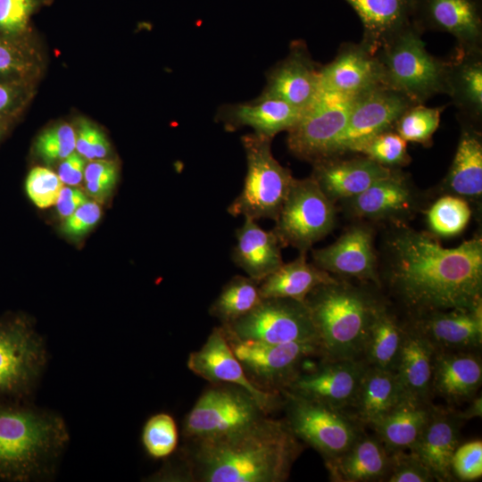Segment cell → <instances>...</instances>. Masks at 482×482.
Listing matches in <instances>:
<instances>
[{"mask_svg":"<svg viewBox=\"0 0 482 482\" xmlns=\"http://www.w3.org/2000/svg\"><path fill=\"white\" fill-rule=\"evenodd\" d=\"M405 328L386 308L378 303L362 354L367 365L395 371Z\"/></svg>","mask_w":482,"mask_h":482,"instance_id":"cell-36","label":"cell"},{"mask_svg":"<svg viewBox=\"0 0 482 482\" xmlns=\"http://www.w3.org/2000/svg\"><path fill=\"white\" fill-rule=\"evenodd\" d=\"M367 367L362 359H323L313 370L300 371L281 392L345 411L354 402Z\"/></svg>","mask_w":482,"mask_h":482,"instance_id":"cell-16","label":"cell"},{"mask_svg":"<svg viewBox=\"0 0 482 482\" xmlns=\"http://www.w3.org/2000/svg\"><path fill=\"white\" fill-rule=\"evenodd\" d=\"M386 278L414 314L482 305V239L453 248L424 231L395 228L386 242Z\"/></svg>","mask_w":482,"mask_h":482,"instance_id":"cell-1","label":"cell"},{"mask_svg":"<svg viewBox=\"0 0 482 482\" xmlns=\"http://www.w3.org/2000/svg\"><path fill=\"white\" fill-rule=\"evenodd\" d=\"M221 326L228 334L242 340L267 344L318 343L307 305L288 298H262L251 312Z\"/></svg>","mask_w":482,"mask_h":482,"instance_id":"cell-11","label":"cell"},{"mask_svg":"<svg viewBox=\"0 0 482 482\" xmlns=\"http://www.w3.org/2000/svg\"><path fill=\"white\" fill-rule=\"evenodd\" d=\"M412 21L421 32L452 35L459 51H482L480 0H415Z\"/></svg>","mask_w":482,"mask_h":482,"instance_id":"cell-17","label":"cell"},{"mask_svg":"<svg viewBox=\"0 0 482 482\" xmlns=\"http://www.w3.org/2000/svg\"><path fill=\"white\" fill-rule=\"evenodd\" d=\"M225 333L249 379L264 391L281 393L301 371L306 359L320 355L316 342L267 344L238 339Z\"/></svg>","mask_w":482,"mask_h":482,"instance_id":"cell-12","label":"cell"},{"mask_svg":"<svg viewBox=\"0 0 482 482\" xmlns=\"http://www.w3.org/2000/svg\"><path fill=\"white\" fill-rule=\"evenodd\" d=\"M26 96V88L21 82L0 83V118L17 111Z\"/></svg>","mask_w":482,"mask_h":482,"instance_id":"cell-51","label":"cell"},{"mask_svg":"<svg viewBox=\"0 0 482 482\" xmlns=\"http://www.w3.org/2000/svg\"><path fill=\"white\" fill-rule=\"evenodd\" d=\"M187 365L190 371L211 384H229L244 388L268 414L283 406L281 393L262 390L249 379L221 325L213 328L204 344L190 353Z\"/></svg>","mask_w":482,"mask_h":482,"instance_id":"cell-15","label":"cell"},{"mask_svg":"<svg viewBox=\"0 0 482 482\" xmlns=\"http://www.w3.org/2000/svg\"><path fill=\"white\" fill-rule=\"evenodd\" d=\"M435 346L413 326L405 328L395 373L405 398L430 403Z\"/></svg>","mask_w":482,"mask_h":482,"instance_id":"cell-28","label":"cell"},{"mask_svg":"<svg viewBox=\"0 0 482 482\" xmlns=\"http://www.w3.org/2000/svg\"><path fill=\"white\" fill-rule=\"evenodd\" d=\"M469 406L461 411H456L458 418L462 421H467L474 418L482 416V397L476 395L471 400L469 401Z\"/></svg>","mask_w":482,"mask_h":482,"instance_id":"cell-54","label":"cell"},{"mask_svg":"<svg viewBox=\"0 0 482 482\" xmlns=\"http://www.w3.org/2000/svg\"><path fill=\"white\" fill-rule=\"evenodd\" d=\"M302 113L283 100L261 95L251 102L222 105L216 119L227 130L246 126L257 135L273 138L281 131H288Z\"/></svg>","mask_w":482,"mask_h":482,"instance_id":"cell-24","label":"cell"},{"mask_svg":"<svg viewBox=\"0 0 482 482\" xmlns=\"http://www.w3.org/2000/svg\"><path fill=\"white\" fill-rule=\"evenodd\" d=\"M462 422L455 411L433 406L423 431L410 450L428 467L436 481L453 480L452 458L460 445Z\"/></svg>","mask_w":482,"mask_h":482,"instance_id":"cell-23","label":"cell"},{"mask_svg":"<svg viewBox=\"0 0 482 482\" xmlns=\"http://www.w3.org/2000/svg\"><path fill=\"white\" fill-rule=\"evenodd\" d=\"M34 69V58L23 46L0 37V83L23 82Z\"/></svg>","mask_w":482,"mask_h":482,"instance_id":"cell-42","label":"cell"},{"mask_svg":"<svg viewBox=\"0 0 482 482\" xmlns=\"http://www.w3.org/2000/svg\"><path fill=\"white\" fill-rule=\"evenodd\" d=\"M325 465L332 481H385L390 470V453L377 436L362 433L346 452Z\"/></svg>","mask_w":482,"mask_h":482,"instance_id":"cell-29","label":"cell"},{"mask_svg":"<svg viewBox=\"0 0 482 482\" xmlns=\"http://www.w3.org/2000/svg\"><path fill=\"white\" fill-rule=\"evenodd\" d=\"M47 358L46 343L26 315L0 317V399L30 400Z\"/></svg>","mask_w":482,"mask_h":482,"instance_id":"cell-7","label":"cell"},{"mask_svg":"<svg viewBox=\"0 0 482 482\" xmlns=\"http://www.w3.org/2000/svg\"><path fill=\"white\" fill-rule=\"evenodd\" d=\"M237 244L232 259L246 275L259 283L284 262L282 247L273 230L262 229L256 220L245 218L236 231Z\"/></svg>","mask_w":482,"mask_h":482,"instance_id":"cell-30","label":"cell"},{"mask_svg":"<svg viewBox=\"0 0 482 482\" xmlns=\"http://www.w3.org/2000/svg\"><path fill=\"white\" fill-rule=\"evenodd\" d=\"M6 127H7L6 122L4 120L3 118H0V139L2 138L4 134L5 133Z\"/></svg>","mask_w":482,"mask_h":482,"instance_id":"cell-55","label":"cell"},{"mask_svg":"<svg viewBox=\"0 0 482 482\" xmlns=\"http://www.w3.org/2000/svg\"><path fill=\"white\" fill-rule=\"evenodd\" d=\"M481 382L482 363L476 353L436 349L432 395H437L452 404L469 402L477 395Z\"/></svg>","mask_w":482,"mask_h":482,"instance_id":"cell-25","label":"cell"},{"mask_svg":"<svg viewBox=\"0 0 482 482\" xmlns=\"http://www.w3.org/2000/svg\"><path fill=\"white\" fill-rule=\"evenodd\" d=\"M435 478L428 467L410 450L390 453L386 482H431Z\"/></svg>","mask_w":482,"mask_h":482,"instance_id":"cell-47","label":"cell"},{"mask_svg":"<svg viewBox=\"0 0 482 482\" xmlns=\"http://www.w3.org/2000/svg\"><path fill=\"white\" fill-rule=\"evenodd\" d=\"M358 14L362 27V43L377 50L412 21L415 0H345Z\"/></svg>","mask_w":482,"mask_h":482,"instance_id":"cell-31","label":"cell"},{"mask_svg":"<svg viewBox=\"0 0 482 482\" xmlns=\"http://www.w3.org/2000/svg\"><path fill=\"white\" fill-rule=\"evenodd\" d=\"M87 161L77 152L63 159L57 172L61 181L68 186H78L84 179Z\"/></svg>","mask_w":482,"mask_h":482,"instance_id":"cell-52","label":"cell"},{"mask_svg":"<svg viewBox=\"0 0 482 482\" xmlns=\"http://www.w3.org/2000/svg\"><path fill=\"white\" fill-rule=\"evenodd\" d=\"M405 398L395 371L367 367L351 408L358 421L370 425Z\"/></svg>","mask_w":482,"mask_h":482,"instance_id":"cell-35","label":"cell"},{"mask_svg":"<svg viewBox=\"0 0 482 482\" xmlns=\"http://www.w3.org/2000/svg\"><path fill=\"white\" fill-rule=\"evenodd\" d=\"M307 253L278 269L259 283L262 298H288L304 303L307 295L320 285L337 278L306 260Z\"/></svg>","mask_w":482,"mask_h":482,"instance_id":"cell-34","label":"cell"},{"mask_svg":"<svg viewBox=\"0 0 482 482\" xmlns=\"http://www.w3.org/2000/svg\"><path fill=\"white\" fill-rule=\"evenodd\" d=\"M87 195L75 186L63 187L56 202V209L61 218H67L87 201Z\"/></svg>","mask_w":482,"mask_h":482,"instance_id":"cell-53","label":"cell"},{"mask_svg":"<svg viewBox=\"0 0 482 482\" xmlns=\"http://www.w3.org/2000/svg\"><path fill=\"white\" fill-rule=\"evenodd\" d=\"M359 154L389 169H398L411 162L407 142L394 129L386 130L371 138L362 147Z\"/></svg>","mask_w":482,"mask_h":482,"instance_id":"cell-41","label":"cell"},{"mask_svg":"<svg viewBox=\"0 0 482 482\" xmlns=\"http://www.w3.org/2000/svg\"><path fill=\"white\" fill-rule=\"evenodd\" d=\"M272 229L281 246L307 251L335 228L337 210L316 181L295 179Z\"/></svg>","mask_w":482,"mask_h":482,"instance_id":"cell-8","label":"cell"},{"mask_svg":"<svg viewBox=\"0 0 482 482\" xmlns=\"http://www.w3.org/2000/svg\"><path fill=\"white\" fill-rule=\"evenodd\" d=\"M34 148L46 162L62 161L76 150V131L68 123L50 127L37 137Z\"/></svg>","mask_w":482,"mask_h":482,"instance_id":"cell-43","label":"cell"},{"mask_svg":"<svg viewBox=\"0 0 482 482\" xmlns=\"http://www.w3.org/2000/svg\"><path fill=\"white\" fill-rule=\"evenodd\" d=\"M102 209L94 200H87L74 212L65 218L62 232L73 239H78L87 234L100 220Z\"/></svg>","mask_w":482,"mask_h":482,"instance_id":"cell-50","label":"cell"},{"mask_svg":"<svg viewBox=\"0 0 482 482\" xmlns=\"http://www.w3.org/2000/svg\"><path fill=\"white\" fill-rule=\"evenodd\" d=\"M372 229L356 224L333 244L312 251L313 264L329 274L379 284Z\"/></svg>","mask_w":482,"mask_h":482,"instance_id":"cell-19","label":"cell"},{"mask_svg":"<svg viewBox=\"0 0 482 482\" xmlns=\"http://www.w3.org/2000/svg\"><path fill=\"white\" fill-rule=\"evenodd\" d=\"M118 164L110 160H93L84 171L85 190L97 201L104 202L113 191L118 180Z\"/></svg>","mask_w":482,"mask_h":482,"instance_id":"cell-46","label":"cell"},{"mask_svg":"<svg viewBox=\"0 0 482 482\" xmlns=\"http://www.w3.org/2000/svg\"><path fill=\"white\" fill-rule=\"evenodd\" d=\"M76 152L88 161L106 159L110 143L96 125L81 120L76 132Z\"/></svg>","mask_w":482,"mask_h":482,"instance_id":"cell-49","label":"cell"},{"mask_svg":"<svg viewBox=\"0 0 482 482\" xmlns=\"http://www.w3.org/2000/svg\"><path fill=\"white\" fill-rule=\"evenodd\" d=\"M446 86L460 123L478 129L482 120V51L456 49L449 59Z\"/></svg>","mask_w":482,"mask_h":482,"instance_id":"cell-27","label":"cell"},{"mask_svg":"<svg viewBox=\"0 0 482 482\" xmlns=\"http://www.w3.org/2000/svg\"><path fill=\"white\" fill-rule=\"evenodd\" d=\"M457 149L444 180L451 195L478 200L482 195V140L478 129L461 123Z\"/></svg>","mask_w":482,"mask_h":482,"instance_id":"cell-33","label":"cell"},{"mask_svg":"<svg viewBox=\"0 0 482 482\" xmlns=\"http://www.w3.org/2000/svg\"><path fill=\"white\" fill-rule=\"evenodd\" d=\"M344 202L351 215L370 220L400 219L415 206L413 190L398 169Z\"/></svg>","mask_w":482,"mask_h":482,"instance_id":"cell-26","label":"cell"},{"mask_svg":"<svg viewBox=\"0 0 482 482\" xmlns=\"http://www.w3.org/2000/svg\"><path fill=\"white\" fill-rule=\"evenodd\" d=\"M320 69L306 44L293 41L288 54L267 73L261 95L283 100L303 112L320 93Z\"/></svg>","mask_w":482,"mask_h":482,"instance_id":"cell-20","label":"cell"},{"mask_svg":"<svg viewBox=\"0 0 482 482\" xmlns=\"http://www.w3.org/2000/svg\"><path fill=\"white\" fill-rule=\"evenodd\" d=\"M312 165L311 177L335 204L361 194L394 170L363 154L352 157L340 154L315 162Z\"/></svg>","mask_w":482,"mask_h":482,"instance_id":"cell-21","label":"cell"},{"mask_svg":"<svg viewBox=\"0 0 482 482\" xmlns=\"http://www.w3.org/2000/svg\"><path fill=\"white\" fill-rule=\"evenodd\" d=\"M471 216L468 200L454 195L438 198L427 211L426 220L430 232L441 237L460 235Z\"/></svg>","mask_w":482,"mask_h":482,"instance_id":"cell-38","label":"cell"},{"mask_svg":"<svg viewBox=\"0 0 482 482\" xmlns=\"http://www.w3.org/2000/svg\"><path fill=\"white\" fill-rule=\"evenodd\" d=\"M69 440L58 413L29 400L0 399V479L27 482L51 476Z\"/></svg>","mask_w":482,"mask_h":482,"instance_id":"cell-3","label":"cell"},{"mask_svg":"<svg viewBox=\"0 0 482 482\" xmlns=\"http://www.w3.org/2000/svg\"><path fill=\"white\" fill-rule=\"evenodd\" d=\"M412 104H415L409 98L386 86H378L355 96L347 123L329 157L359 154L371 138L394 129L397 119Z\"/></svg>","mask_w":482,"mask_h":482,"instance_id":"cell-14","label":"cell"},{"mask_svg":"<svg viewBox=\"0 0 482 482\" xmlns=\"http://www.w3.org/2000/svg\"><path fill=\"white\" fill-rule=\"evenodd\" d=\"M46 0H0V37L17 38L24 34L32 15Z\"/></svg>","mask_w":482,"mask_h":482,"instance_id":"cell-44","label":"cell"},{"mask_svg":"<svg viewBox=\"0 0 482 482\" xmlns=\"http://www.w3.org/2000/svg\"><path fill=\"white\" fill-rule=\"evenodd\" d=\"M326 360L362 359L378 302L339 279L313 289L304 301Z\"/></svg>","mask_w":482,"mask_h":482,"instance_id":"cell-4","label":"cell"},{"mask_svg":"<svg viewBox=\"0 0 482 482\" xmlns=\"http://www.w3.org/2000/svg\"><path fill=\"white\" fill-rule=\"evenodd\" d=\"M63 183L53 170L45 167H35L28 174L25 189L32 203L46 209L56 204Z\"/></svg>","mask_w":482,"mask_h":482,"instance_id":"cell-45","label":"cell"},{"mask_svg":"<svg viewBox=\"0 0 482 482\" xmlns=\"http://www.w3.org/2000/svg\"><path fill=\"white\" fill-rule=\"evenodd\" d=\"M141 442L149 457L155 460L170 457L176 451L179 442L174 418L166 412L149 417L142 429Z\"/></svg>","mask_w":482,"mask_h":482,"instance_id":"cell-40","label":"cell"},{"mask_svg":"<svg viewBox=\"0 0 482 482\" xmlns=\"http://www.w3.org/2000/svg\"><path fill=\"white\" fill-rule=\"evenodd\" d=\"M353 99L320 91L287 131V144L291 154L312 163L328 158L347 123Z\"/></svg>","mask_w":482,"mask_h":482,"instance_id":"cell-13","label":"cell"},{"mask_svg":"<svg viewBox=\"0 0 482 482\" xmlns=\"http://www.w3.org/2000/svg\"><path fill=\"white\" fill-rule=\"evenodd\" d=\"M286 421L269 415L213 437L188 439L180 464L160 478L195 482H283L303 445ZM168 479V480H169Z\"/></svg>","mask_w":482,"mask_h":482,"instance_id":"cell-2","label":"cell"},{"mask_svg":"<svg viewBox=\"0 0 482 482\" xmlns=\"http://www.w3.org/2000/svg\"><path fill=\"white\" fill-rule=\"evenodd\" d=\"M268 414L244 388L211 384L198 397L183 421L188 439L213 437L242 428Z\"/></svg>","mask_w":482,"mask_h":482,"instance_id":"cell-10","label":"cell"},{"mask_svg":"<svg viewBox=\"0 0 482 482\" xmlns=\"http://www.w3.org/2000/svg\"><path fill=\"white\" fill-rule=\"evenodd\" d=\"M453 478L474 481L482 476V442L472 440L459 445L452 458Z\"/></svg>","mask_w":482,"mask_h":482,"instance_id":"cell-48","label":"cell"},{"mask_svg":"<svg viewBox=\"0 0 482 482\" xmlns=\"http://www.w3.org/2000/svg\"><path fill=\"white\" fill-rule=\"evenodd\" d=\"M378 86H384L380 62L362 42L344 43L336 57L320 69L322 92L355 97Z\"/></svg>","mask_w":482,"mask_h":482,"instance_id":"cell-18","label":"cell"},{"mask_svg":"<svg viewBox=\"0 0 482 482\" xmlns=\"http://www.w3.org/2000/svg\"><path fill=\"white\" fill-rule=\"evenodd\" d=\"M284 420L292 433L329 461L346 452L362 433L358 420L337 410L303 397L281 392Z\"/></svg>","mask_w":482,"mask_h":482,"instance_id":"cell-9","label":"cell"},{"mask_svg":"<svg viewBox=\"0 0 482 482\" xmlns=\"http://www.w3.org/2000/svg\"><path fill=\"white\" fill-rule=\"evenodd\" d=\"M412 326L436 350L473 351L482 344V305L420 314Z\"/></svg>","mask_w":482,"mask_h":482,"instance_id":"cell-22","label":"cell"},{"mask_svg":"<svg viewBox=\"0 0 482 482\" xmlns=\"http://www.w3.org/2000/svg\"><path fill=\"white\" fill-rule=\"evenodd\" d=\"M445 109V106L428 107L423 104H412L397 119L394 130L406 142L428 146Z\"/></svg>","mask_w":482,"mask_h":482,"instance_id":"cell-39","label":"cell"},{"mask_svg":"<svg viewBox=\"0 0 482 482\" xmlns=\"http://www.w3.org/2000/svg\"><path fill=\"white\" fill-rule=\"evenodd\" d=\"M247 170L240 194L228 207L234 216L276 220L295 179L271 152L272 138L255 133L241 138Z\"/></svg>","mask_w":482,"mask_h":482,"instance_id":"cell-6","label":"cell"},{"mask_svg":"<svg viewBox=\"0 0 482 482\" xmlns=\"http://www.w3.org/2000/svg\"><path fill=\"white\" fill-rule=\"evenodd\" d=\"M262 300L259 282L237 275L222 287L209 312L227 325L251 312Z\"/></svg>","mask_w":482,"mask_h":482,"instance_id":"cell-37","label":"cell"},{"mask_svg":"<svg viewBox=\"0 0 482 482\" xmlns=\"http://www.w3.org/2000/svg\"><path fill=\"white\" fill-rule=\"evenodd\" d=\"M432 407L430 403L404 398L370 426L389 453L411 450L423 431Z\"/></svg>","mask_w":482,"mask_h":482,"instance_id":"cell-32","label":"cell"},{"mask_svg":"<svg viewBox=\"0 0 482 482\" xmlns=\"http://www.w3.org/2000/svg\"><path fill=\"white\" fill-rule=\"evenodd\" d=\"M421 33L411 21L376 52L382 69L383 85L414 104H424L435 95L447 93L449 60L430 54Z\"/></svg>","mask_w":482,"mask_h":482,"instance_id":"cell-5","label":"cell"}]
</instances>
